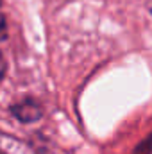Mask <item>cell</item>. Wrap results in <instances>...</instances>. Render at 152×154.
Segmentation results:
<instances>
[{"instance_id":"obj_4","label":"cell","mask_w":152,"mask_h":154,"mask_svg":"<svg viewBox=\"0 0 152 154\" xmlns=\"http://www.w3.org/2000/svg\"><path fill=\"white\" fill-rule=\"evenodd\" d=\"M5 70H7V65H5V59H4V56L0 52V82H2V79L5 75Z\"/></svg>"},{"instance_id":"obj_1","label":"cell","mask_w":152,"mask_h":154,"mask_svg":"<svg viewBox=\"0 0 152 154\" xmlns=\"http://www.w3.org/2000/svg\"><path fill=\"white\" fill-rule=\"evenodd\" d=\"M9 109H11V115L14 116L16 120L23 122V124H32V122H36V120H39L43 116V108L39 106V102H36L34 99L18 100Z\"/></svg>"},{"instance_id":"obj_3","label":"cell","mask_w":152,"mask_h":154,"mask_svg":"<svg viewBox=\"0 0 152 154\" xmlns=\"http://www.w3.org/2000/svg\"><path fill=\"white\" fill-rule=\"evenodd\" d=\"M7 38V22H5V14L2 9V0H0V41Z\"/></svg>"},{"instance_id":"obj_2","label":"cell","mask_w":152,"mask_h":154,"mask_svg":"<svg viewBox=\"0 0 152 154\" xmlns=\"http://www.w3.org/2000/svg\"><path fill=\"white\" fill-rule=\"evenodd\" d=\"M0 154H36V152L27 142H23V140H20L13 134L0 133Z\"/></svg>"}]
</instances>
